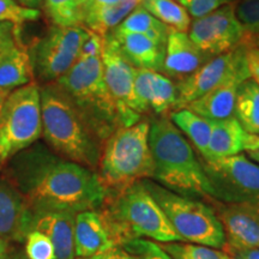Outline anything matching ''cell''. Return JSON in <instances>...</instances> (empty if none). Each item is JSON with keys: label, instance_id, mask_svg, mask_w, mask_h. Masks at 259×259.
<instances>
[{"label": "cell", "instance_id": "cell-1", "mask_svg": "<svg viewBox=\"0 0 259 259\" xmlns=\"http://www.w3.org/2000/svg\"><path fill=\"white\" fill-rule=\"evenodd\" d=\"M4 179L32 211L99 210L108 196L95 170L58 156L41 143L15 155L6 163Z\"/></svg>", "mask_w": 259, "mask_h": 259}, {"label": "cell", "instance_id": "cell-2", "mask_svg": "<svg viewBox=\"0 0 259 259\" xmlns=\"http://www.w3.org/2000/svg\"><path fill=\"white\" fill-rule=\"evenodd\" d=\"M149 145L154 160L153 179L158 185L189 198H203L210 203L218 200L192 145L167 115L150 121Z\"/></svg>", "mask_w": 259, "mask_h": 259}, {"label": "cell", "instance_id": "cell-3", "mask_svg": "<svg viewBox=\"0 0 259 259\" xmlns=\"http://www.w3.org/2000/svg\"><path fill=\"white\" fill-rule=\"evenodd\" d=\"M42 137L60 157L95 170L103 143L57 83L40 87Z\"/></svg>", "mask_w": 259, "mask_h": 259}, {"label": "cell", "instance_id": "cell-4", "mask_svg": "<svg viewBox=\"0 0 259 259\" xmlns=\"http://www.w3.org/2000/svg\"><path fill=\"white\" fill-rule=\"evenodd\" d=\"M105 213L119 247L132 239L149 238L161 244L184 242L142 181L116 193H108Z\"/></svg>", "mask_w": 259, "mask_h": 259}, {"label": "cell", "instance_id": "cell-5", "mask_svg": "<svg viewBox=\"0 0 259 259\" xmlns=\"http://www.w3.org/2000/svg\"><path fill=\"white\" fill-rule=\"evenodd\" d=\"M150 121L120 127L106 139L100 156L99 178L108 193H116L138 181L154 178L149 145Z\"/></svg>", "mask_w": 259, "mask_h": 259}, {"label": "cell", "instance_id": "cell-6", "mask_svg": "<svg viewBox=\"0 0 259 259\" xmlns=\"http://www.w3.org/2000/svg\"><path fill=\"white\" fill-rule=\"evenodd\" d=\"M54 83L69 96L102 143L122 127L118 106L105 82L101 57L79 58Z\"/></svg>", "mask_w": 259, "mask_h": 259}, {"label": "cell", "instance_id": "cell-7", "mask_svg": "<svg viewBox=\"0 0 259 259\" xmlns=\"http://www.w3.org/2000/svg\"><path fill=\"white\" fill-rule=\"evenodd\" d=\"M156 200L178 235L190 244L223 248L225 232L212 206L171 192L150 179L142 181Z\"/></svg>", "mask_w": 259, "mask_h": 259}, {"label": "cell", "instance_id": "cell-8", "mask_svg": "<svg viewBox=\"0 0 259 259\" xmlns=\"http://www.w3.org/2000/svg\"><path fill=\"white\" fill-rule=\"evenodd\" d=\"M42 137L40 85L12 90L0 112V169Z\"/></svg>", "mask_w": 259, "mask_h": 259}, {"label": "cell", "instance_id": "cell-9", "mask_svg": "<svg viewBox=\"0 0 259 259\" xmlns=\"http://www.w3.org/2000/svg\"><path fill=\"white\" fill-rule=\"evenodd\" d=\"M87 36L88 29L84 27L52 25L30 50L28 48L35 78L45 84L60 79L78 61Z\"/></svg>", "mask_w": 259, "mask_h": 259}, {"label": "cell", "instance_id": "cell-10", "mask_svg": "<svg viewBox=\"0 0 259 259\" xmlns=\"http://www.w3.org/2000/svg\"><path fill=\"white\" fill-rule=\"evenodd\" d=\"M202 164L219 202L244 204L259 213V164L244 154Z\"/></svg>", "mask_w": 259, "mask_h": 259}, {"label": "cell", "instance_id": "cell-11", "mask_svg": "<svg viewBox=\"0 0 259 259\" xmlns=\"http://www.w3.org/2000/svg\"><path fill=\"white\" fill-rule=\"evenodd\" d=\"M245 53L246 45L242 44L228 53L211 58L196 72L176 83L177 103L174 111L184 108L234 77L244 76L250 78Z\"/></svg>", "mask_w": 259, "mask_h": 259}, {"label": "cell", "instance_id": "cell-12", "mask_svg": "<svg viewBox=\"0 0 259 259\" xmlns=\"http://www.w3.org/2000/svg\"><path fill=\"white\" fill-rule=\"evenodd\" d=\"M187 34L204 54L211 58L235 50L245 40V30L232 3L202 18L193 19Z\"/></svg>", "mask_w": 259, "mask_h": 259}, {"label": "cell", "instance_id": "cell-13", "mask_svg": "<svg viewBox=\"0 0 259 259\" xmlns=\"http://www.w3.org/2000/svg\"><path fill=\"white\" fill-rule=\"evenodd\" d=\"M101 61L105 82L118 106L122 127L137 124L142 120V114L135 95L136 69L122 57L109 35L103 37Z\"/></svg>", "mask_w": 259, "mask_h": 259}, {"label": "cell", "instance_id": "cell-14", "mask_svg": "<svg viewBox=\"0 0 259 259\" xmlns=\"http://www.w3.org/2000/svg\"><path fill=\"white\" fill-rule=\"evenodd\" d=\"M228 248H259V213L244 204L212 202Z\"/></svg>", "mask_w": 259, "mask_h": 259}, {"label": "cell", "instance_id": "cell-15", "mask_svg": "<svg viewBox=\"0 0 259 259\" xmlns=\"http://www.w3.org/2000/svg\"><path fill=\"white\" fill-rule=\"evenodd\" d=\"M119 247L112 227L102 210H88L74 218V255L90 258Z\"/></svg>", "mask_w": 259, "mask_h": 259}, {"label": "cell", "instance_id": "cell-16", "mask_svg": "<svg viewBox=\"0 0 259 259\" xmlns=\"http://www.w3.org/2000/svg\"><path fill=\"white\" fill-rule=\"evenodd\" d=\"M135 95L141 114L153 111L157 116H163L174 111L177 85L163 73L136 69Z\"/></svg>", "mask_w": 259, "mask_h": 259}, {"label": "cell", "instance_id": "cell-17", "mask_svg": "<svg viewBox=\"0 0 259 259\" xmlns=\"http://www.w3.org/2000/svg\"><path fill=\"white\" fill-rule=\"evenodd\" d=\"M210 59L211 57L204 54L193 44L187 32L169 28L166 42V56L162 69L164 76L171 80L177 79L180 82L196 72Z\"/></svg>", "mask_w": 259, "mask_h": 259}, {"label": "cell", "instance_id": "cell-18", "mask_svg": "<svg viewBox=\"0 0 259 259\" xmlns=\"http://www.w3.org/2000/svg\"><path fill=\"white\" fill-rule=\"evenodd\" d=\"M32 213L23 196L5 179L0 180V236L8 241H25Z\"/></svg>", "mask_w": 259, "mask_h": 259}, {"label": "cell", "instance_id": "cell-19", "mask_svg": "<svg viewBox=\"0 0 259 259\" xmlns=\"http://www.w3.org/2000/svg\"><path fill=\"white\" fill-rule=\"evenodd\" d=\"M212 121V120H211ZM259 149V135L250 134L236 120L234 115L223 120L212 121L208 156L204 160L226 158Z\"/></svg>", "mask_w": 259, "mask_h": 259}, {"label": "cell", "instance_id": "cell-20", "mask_svg": "<svg viewBox=\"0 0 259 259\" xmlns=\"http://www.w3.org/2000/svg\"><path fill=\"white\" fill-rule=\"evenodd\" d=\"M31 231L44 233L54 247L56 259H76L74 218L66 211H32Z\"/></svg>", "mask_w": 259, "mask_h": 259}, {"label": "cell", "instance_id": "cell-21", "mask_svg": "<svg viewBox=\"0 0 259 259\" xmlns=\"http://www.w3.org/2000/svg\"><path fill=\"white\" fill-rule=\"evenodd\" d=\"M107 35L114 38L122 57L135 69L151 70L162 73L166 56V45L138 34L109 32Z\"/></svg>", "mask_w": 259, "mask_h": 259}, {"label": "cell", "instance_id": "cell-22", "mask_svg": "<svg viewBox=\"0 0 259 259\" xmlns=\"http://www.w3.org/2000/svg\"><path fill=\"white\" fill-rule=\"evenodd\" d=\"M34 83L28 48L17 36L0 50V89L12 92Z\"/></svg>", "mask_w": 259, "mask_h": 259}, {"label": "cell", "instance_id": "cell-23", "mask_svg": "<svg viewBox=\"0 0 259 259\" xmlns=\"http://www.w3.org/2000/svg\"><path fill=\"white\" fill-rule=\"evenodd\" d=\"M247 79L250 78L244 76L234 77L199 99L194 100L184 108L212 121L231 118L234 115L235 99L239 87Z\"/></svg>", "mask_w": 259, "mask_h": 259}, {"label": "cell", "instance_id": "cell-24", "mask_svg": "<svg viewBox=\"0 0 259 259\" xmlns=\"http://www.w3.org/2000/svg\"><path fill=\"white\" fill-rule=\"evenodd\" d=\"M141 4V0H122L116 4L103 6L82 14V25L88 30L105 37L113 29L121 23L134 10Z\"/></svg>", "mask_w": 259, "mask_h": 259}, {"label": "cell", "instance_id": "cell-25", "mask_svg": "<svg viewBox=\"0 0 259 259\" xmlns=\"http://www.w3.org/2000/svg\"><path fill=\"white\" fill-rule=\"evenodd\" d=\"M169 119L179 128L181 134L190 139L203 158H206L212 121L197 115L187 108H180L178 111L170 112Z\"/></svg>", "mask_w": 259, "mask_h": 259}, {"label": "cell", "instance_id": "cell-26", "mask_svg": "<svg viewBox=\"0 0 259 259\" xmlns=\"http://www.w3.org/2000/svg\"><path fill=\"white\" fill-rule=\"evenodd\" d=\"M111 32L113 34L143 35L151 40L166 45L169 28L157 21L154 16H151L147 10L139 5Z\"/></svg>", "mask_w": 259, "mask_h": 259}, {"label": "cell", "instance_id": "cell-27", "mask_svg": "<svg viewBox=\"0 0 259 259\" xmlns=\"http://www.w3.org/2000/svg\"><path fill=\"white\" fill-rule=\"evenodd\" d=\"M234 116L246 131L259 135V85L252 79L245 80L239 87Z\"/></svg>", "mask_w": 259, "mask_h": 259}, {"label": "cell", "instance_id": "cell-28", "mask_svg": "<svg viewBox=\"0 0 259 259\" xmlns=\"http://www.w3.org/2000/svg\"><path fill=\"white\" fill-rule=\"evenodd\" d=\"M139 5L168 28L185 32L190 29V15L177 0H141Z\"/></svg>", "mask_w": 259, "mask_h": 259}, {"label": "cell", "instance_id": "cell-29", "mask_svg": "<svg viewBox=\"0 0 259 259\" xmlns=\"http://www.w3.org/2000/svg\"><path fill=\"white\" fill-rule=\"evenodd\" d=\"M42 8L53 25L83 27L82 5L78 0H44Z\"/></svg>", "mask_w": 259, "mask_h": 259}, {"label": "cell", "instance_id": "cell-30", "mask_svg": "<svg viewBox=\"0 0 259 259\" xmlns=\"http://www.w3.org/2000/svg\"><path fill=\"white\" fill-rule=\"evenodd\" d=\"M160 246L173 259H232L225 251L190 242H167Z\"/></svg>", "mask_w": 259, "mask_h": 259}, {"label": "cell", "instance_id": "cell-31", "mask_svg": "<svg viewBox=\"0 0 259 259\" xmlns=\"http://www.w3.org/2000/svg\"><path fill=\"white\" fill-rule=\"evenodd\" d=\"M234 8L245 30L244 44L259 46V0H238Z\"/></svg>", "mask_w": 259, "mask_h": 259}, {"label": "cell", "instance_id": "cell-32", "mask_svg": "<svg viewBox=\"0 0 259 259\" xmlns=\"http://www.w3.org/2000/svg\"><path fill=\"white\" fill-rule=\"evenodd\" d=\"M41 17L40 10L25 9L16 0H0V23H11L16 27L37 21Z\"/></svg>", "mask_w": 259, "mask_h": 259}, {"label": "cell", "instance_id": "cell-33", "mask_svg": "<svg viewBox=\"0 0 259 259\" xmlns=\"http://www.w3.org/2000/svg\"><path fill=\"white\" fill-rule=\"evenodd\" d=\"M121 248L136 259H173L160 244L148 239H132L121 245Z\"/></svg>", "mask_w": 259, "mask_h": 259}, {"label": "cell", "instance_id": "cell-34", "mask_svg": "<svg viewBox=\"0 0 259 259\" xmlns=\"http://www.w3.org/2000/svg\"><path fill=\"white\" fill-rule=\"evenodd\" d=\"M27 259H56L54 247L44 233L30 231L25 238Z\"/></svg>", "mask_w": 259, "mask_h": 259}, {"label": "cell", "instance_id": "cell-35", "mask_svg": "<svg viewBox=\"0 0 259 259\" xmlns=\"http://www.w3.org/2000/svg\"><path fill=\"white\" fill-rule=\"evenodd\" d=\"M179 4L184 6L193 19L202 18L211 14L221 6L229 4L228 0H179Z\"/></svg>", "mask_w": 259, "mask_h": 259}, {"label": "cell", "instance_id": "cell-36", "mask_svg": "<svg viewBox=\"0 0 259 259\" xmlns=\"http://www.w3.org/2000/svg\"><path fill=\"white\" fill-rule=\"evenodd\" d=\"M103 46V37L95 32L88 30V36L84 40L80 48L79 58H96L101 57Z\"/></svg>", "mask_w": 259, "mask_h": 259}, {"label": "cell", "instance_id": "cell-37", "mask_svg": "<svg viewBox=\"0 0 259 259\" xmlns=\"http://www.w3.org/2000/svg\"><path fill=\"white\" fill-rule=\"evenodd\" d=\"M245 57L250 79L259 85V46L257 45H246Z\"/></svg>", "mask_w": 259, "mask_h": 259}, {"label": "cell", "instance_id": "cell-38", "mask_svg": "<svg viewBox=\"0 0 259 259\" xmlns=\"http://www.w3.org/2000/svg\"><path fill=\"white\" fill-rule=\"evenodd\" d=\"M19 36V27L11 23H0V50Z\"/></svg>", "mask_w": 259, "mask_h": 259}, {"label": "cell", "instance_id": "cell-39", "mask_svg": "<svg viewBox=\"0 0 259 259\" xmlns=\"http://www.w3.org/2000/svg\"><path fill=\"white\" fill-rule=\"evenodd\" d=\"M223 248L232 259H259V248Z\"/></svg>", "mask_w": 259, "mask_h": 259}, {"label": "cell", "instance_id": "cell-40", "mask_svg": "<svg viewBox=\"0 0 259 259\" xmlns=\"http://www.w3.org/2000/svg\"><path fill=\"white\" fill-rule=\"evenodd\" d=\"M79 259V258H77ZM83 259H136L134 255L127 253L124 248L121 247H114L112 250L105 252L102 254L94 255V257L90 258H83Z\"/></svg>", "mask_w": 259, "mask_h": 259}, {"label": "cell", "instance_id": "cell-41", "mask_svg": "<svg viewBox=\"0 0 259 259\" xmlns=\"http://www.w3.org/2000/svg\"><path fill=\"white\" fill-rule=\"evenodd\" d=\"M122 0H89L82 6V14L84 11H92V10H96L99 8H103V6H108L120 3Z\"/></svg>", "mask_w": 259, "mask_h": 259}, {"label": "cell", "instance_id": "cell-42", "mask_svg": "<svg viewBox=\"0 0 259 259\" xmlns=\"http://www.w3.org/2000/svg\"><path fill=\"white\" fill-rule=\"evenodd\" d=\"M19 5L25 9L38 10L44 6V0H16Z\"/></svg>", "mask_w": 259, "mask_h": 259}, {"label": "cell", "instance_id": "cell-43", "mask_svg": "<svg viewBox=\"0 0 259 259\" xmlns=\"http://www.w3.org/2000/svg\"><path fill=\"white\" fill-rule=\"evenodd\" d=\"M0 259H10L9 241L3 236H0Z\"/></svg>", "mask_w": 259, "mask_h": 259}, {"label": "cell", "instance_id": "cell-44", "mask_svg": "<svg viewBox=\"0 0 259 259\" xmlns=\"http://www.w3.org/2000/svg\"><path fill=\"white\" fill-rule=\"evenodd\" d=\"M10 93L11 92H8V90H4V89H0V112H2V108H3V106H4L6 97L9 96Z\"/></svg>", "mask_w": 259, "mask_h": 259}, {"label": "cell", "instance_id": "cell-45", "mask_svg": "<svg viewBox=\"0 0 259 259\" xmlns=\"http://www.w3.org/2000/svg\"><path fill=\"white\" fill-rule=\"evenodd\" d=\"M247 157H250L251 160H253L255 163L259 164V149H258V150H254V151H248Z\"/></svg>", "mask_w": 259, "mask_h": 259}, {"label": "cell", "instance_id": "cell-46", "mask_svg": "<svg viewBox=\"0 0 259 259\" xmlns=\"http://www.w3.org/2000/svg\"><path fill=\"white\" fill-rule=\"evenodd\" d=\"M78 2H79V4L83 6L84 4H85V3H88V2H89V0H78Z\"/></svg>", "mask_w": 259, "mask_h": 259}, {"label": "cell", "instance_id": "cell-47", "mask_svg": "<svg viewBox=\"0 0 259 259\" xmlns=\"http://www.w3.org/2000/svg\"><path fill=\"white\" fill-rule=\"evenodd\" d=\"M15 259H27V257H22V255H19V257H17V258H15Z\"/></svg>", "mask_w": 259, "mask_h": 259}, {"label": "cell", "instance_id": "cell-48", "mask_svg": "<svg viewBox=\"0 0 259 259\" xmlns=\"http://www.w3.org/2000/svg\"><path fill=\"white\" fill-rule=\"evenodd\" d=\"M229 3H234V2H238V0H228Z\"/></svg>", "mask_w": 259, "mask_h": 259}, {"label": "cell", "instance_id": "cell-49", "mask_svg": "<svg viewBox=\"0 0 259 259\" xmlns=\"http://www.w3.org/2000/svg\"><path fill=\"white\" fill-rule=\"evenodd\" d=\"M177 2H179V0H177Z\"/></svg>", "mask_w": 259, "mask_h": 259}]
</instances>
